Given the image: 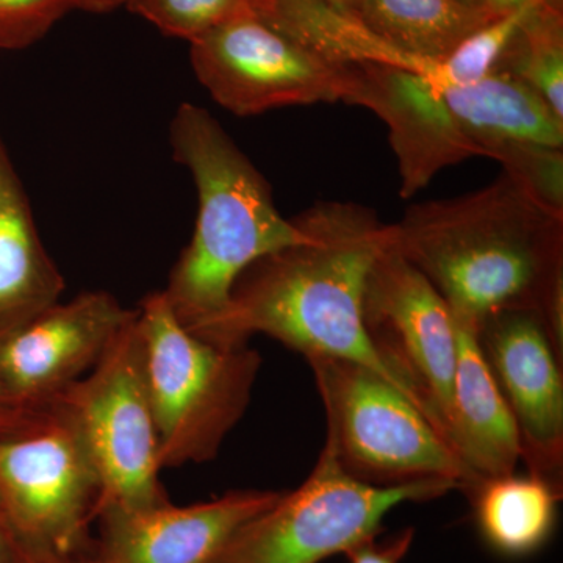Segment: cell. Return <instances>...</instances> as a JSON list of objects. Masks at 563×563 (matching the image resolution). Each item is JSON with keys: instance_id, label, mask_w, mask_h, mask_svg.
<instances>
[{"instance_id": "1", "label": "cell", "mask_w": 563, "mask_h": 563, "mask_svg": "<svg viewBox=\"0 0 563 563\" xmlns=\"http://www.w3.org/2000/svg\"><path fill=\"white\" fill-rule=\"evenodd\" d=\"M295 221L306 239L240 274L217 343L243 344L254 333H265L306 358L366 366L409 398L363 325L366 280L391 242V224L368 207L342 201L317 202Z\"/></svg>"}, {"instance_id": "2", "label": "cell", "mask_w": 563, "mask_h": 563, "mask_svg": "<svg viewBox=\"0 0 563 563\" xmlns=\"http://www.w3.org/2000/svg\"><path fill=\"white\" fill-rule=\"evenodd\" d=\"M393 228V244L473 322L501 310L563 306V213L503 172L487 187L415 203Z\"/></svg>"}, {"instance_id": "3", "label": "cell", "mask_w": 563, "mask_h": 563, "mask_svg": "<svg viewBox=\"0 0 563 563\" xmlns=\"http://www.w3.org/2000/svg\"><path fill=\"white\" fill-rule=\"evenodd\" d=\"M172 143L176 161L195 177L199 211L191 242L162 292L185 329L217 343L240 274L258 258L301 243L306 233L282 217L268 181L209 111L180 106Z\"/></svg>"}, {"instance_id": "4", "label": "cell", "mask_w": 563, "mask_h": 563, "mask_svg": "<svg viewBox=\"0 0 563 563\" xmlns=\"http://www.w3.org/2000/svg\"><path fill=\"white\" fill-rule=\"evenodd\" d=\"M162 468L213 461L251 402L262 357L250 344L201 339L174 317L162 291L136 309Z\"/></svg>"}, {"instance_id": "5", "label": "cell", "mask_w": 563, "mask_h": 563, "mask_svg": "<svg viewBox=\"0 0 563 563\" xmlns=\"http://www.w3.org/2000/svg\"><path fill=\"white\" fill-rule=\"evenodd\" d=\"M99 501L98 473L60 398L0 409V514L18 543L79 562Z\"/></svg>"}, {"instance_id": "6", "label": "cell", "mask_w": 563, "mask_h": 563, "mask_svg": "<svg viewBox=\"0 0 563 563\" xmlns=\"http://www.w3.org/2000/svg\"><path fill=\"white\" fill-rule=\"evenodd\" d=\"M324 406V450L340 468L374 487L443 479L470 495L483 477L455 454L395 385L358 363L306 358Z\"/></svg>"}, {"instance_id": "7", "label": "cell", "mask_w": 563, "mask_h": 563, "mask_svg": "<svg viewBox=\"0 0 563 563\" xmlns=\"http://www.w3.org/2000/svg\"><path fill=\"white\" fill-rule=\"evenodd\" d=\"M454 490L457 485L443 479L374 487L344 473L322 448L309 477L240 528L211 563H321L380 536L401 504Z\"/></svg>"}, {"instance_id": "8", "label": "cell", "mask_w": 563, "mask_h": 563, "mask_svg": "<svg viewBox=\"0 0 563 563\" xmlns=\"http://www.w3.org/2000/svg\"><path fill=\"white\" fill-rule=\"evenodd\" d=\"M136 317L139 312L98 365L57 396L73 415L98 473L99 512L109 507L144 509L169 501L158 479L161 440Z\"/></svg>"}, {"instance_id": "9", "label": "cell", "mask_w": 563, "mask_h": 563, "mask_svg": "<svg viewBox=\"0 0 563 563\" xmlns=\"http://www.w3.org/2000/svg\"><path fill=\"white\" fill-rule=\"evenodd\" d=\"M362 313L373 350L451 446L457 328L442 295L396 250L393 236L369 272Z\"/></svg>"}, {"instance_id": "10", "label": "cell", "mask_w": 563, "mask_h": 563, "mask_svg": "<svg viewBox=\"0 0 563 563\" xmlns=\"http://www.w3.org/2000/svg\"><path fill=\"white\" fill-rule=\"evenodd\" d=\"M191 65L211 98L239 117L339 102L346 66L333 65L254 10L191 41Z\"/></svg>"}, {"instance_id": "11", "label": "cell", "mask_w": 563, "mask_h": 563, "mask_svg": "<svg viewBox=\"0 0 563 563\" xmlns=\"http://www.w3.org/2000/svg\"><path fill=\"white\" fill-rule=\"evenodd\" d=\"M477 342L512 415L528 474L563 492V357L536 310L490 314Z\"/></svg>"}, {"instance_id": "12", "label": "cell", "mask_w": 563, "mask_h": 563, "mask_svg": "<svg viewBox=\"0 0 563 563\" xmlns=\"http://www.w3.org/2000/svg\"><path fill=\"white\" fill-rule=\"evenodd\" d=\"M136 310L107 291L55 302L0 339V384L7 406L57 398L98 365Z\"/></svg>"}, {"instance_id": "13", "label": "cell", "mask_w": 563, "mask_h": 563, "mask_svg": "<svg viewBox=\"0 0 563 563\" xmlns=\"http://www.w3.org/2000/svg\"><path fill=\"white\" fill-rule=\"evenodd\" d=\"M276 490H233L211 501L144 509L109 507L96 518L77 563H211L247 521L280 498Z\"/></svg>"}, {"instance_id": "14", "label": "cell", "mask_w": 563, "mask_h": 563, "mask_svg": "<svg viewBox=\"0 0 563 563\" xmlns=\"http://www.w3.org/2000/svg\"><path fill=\"white\" fill-rule=\"evenodd\" d=\"M344 66L343 102L365 107L387 122L404 199L412 198L448 166L481 157L479 147L444 103V85L395 66Z\"/></svg>"}, {"instance_id": "15", "label": "cell", "mask_w": 563, "mask_h": 563, "mask_svg": "<svg viewBox=\"0 0 563 563\" xmlns=\"http://www.w3.org/2000/svg\"><path fill=\"white\" fill-rule=\"evenodd\" d=\"M454 321L457 363L451 402V446L483 479L509 476L521 462L512 415L477 342L476 325L457 317Z\"/></svg>"}, {"instance_id": "16", "label": "cell", "mask_w": 563, "mask_h": 563, "mask_svg": "<svg viewBox=\"0 0 563 563\" xmlns=\"http://www.w3.org/2000/svg\"><path fill=\"white\" fill-rule=\"evenodd\" d=\"M65 280L44 250L27 195L0 139V339L52 303Z\"/></svg>"}, {"instance_id": "17", "label": "cell", "mask_w": 563, "mask_h": 563, "mask_svg": "<svg viewBox=\"0 0 563 563\" xmlns=\"http://www.w3.org/2000/svg\"><path fill=\"white\" fill-rule=\"evenodd\" d=\"M442 96L481 157H492L509 141L563 147V118L525 81L503 70H492L476 84L442 87Z\"/></svg>"}, {"instance_id": "18", "label": "cell", "mask_w": 563, "mask_h": 563, "mask_svg": "<svg viewBox=\"0 0 563 563\" xmlns=\"http://www.w3.org/2000/svg\"><path fill=\"white\" fill-rule=\"evenodd\" d=\"M354 16L393 49L442 63L498 13L459 0H358Z\"/></svg>"}, {"instance_id": "19", "label": "cell", "mask_w": 563, "mask_h": 563, "mask_svg": "<svg viewBox=\"0 0 563 563\" xmlns=\"http://www.w3.org/2000/svg\"><path fill=\"white\" fill-rule=\"evenodd\" d=\"M562 493L531 474L483 479L468 495L485 543L507 558L544 547L554 531Z\"/></svg>"}, {"instance_id": "20", "label": "cell", "mask_w": 563, "mask_h": 563, "mask_svg": "<svg viewBox=\"0 0 563 563\" xmlns=\"http://www.w3.org/2000/svg\"><path fill=\"white\" fill-rule=\"evenodd\" d=\"M493 70L525 81L563 118V0H537Z\"/></svg>"}, {"instance_id": "21", "label": "cell", "mask_w": 563, "mask_h": 563, "mask_svg": "<svg viewBox=\"0 0 563 563\" xmlns=\"http://www.w3.org/2000/svg\"><path fill=\"white\" fill-rule=\"evenodd\" d=\"M536 2L509 13L498 14L463 40L457 49L451 52L442 62L448 84L461 87L476 84L488 76Z\"/></svg>"}, {"instance_id": "22", "label": "cell", "mask_w": 563, "mask_h": 563, "mask_svg": "<svg viewBox=\"0 0 563 563\" xmlns=\"http://www.w3.org/2000/svg\"><path fill=\"white\" fill-rule=\"evenodd\" d=\"M254 0H129L128 9L157 25L165 35L191 41L239 14Z\"/></svg>"}, {"instance_id": "23", "label": "cell", "mask_w": 563, "mask_h": 563, "mask_svg": "<svg viewBox=\"0 0 563 563\" xmlns=\"http://www.w3.org/2000/svg\"><path fill=\"white\" fill-rule=\"evenodd\" d=\"M504 166L521 187L544 206L563 213V151L523 141H509L493 151L492 157Z\"/></svg>"}, {"instance_id": "24", "label": "cell", "mask_w": 563, "mask_h": 563, "mask_svg": "<svg viewBox=\"0 0 563 563\" xmlns=\"http://www.w3.org/2000/svg\"><path fill=\"white\" fill-rule=\"evenodd\" d=\"M73 10L69 0H0V49H25Z\"/></svg>"}, {"instance_id": "25", "label": "cell", "mask_w": 563, "mask_h": 563, "mask_svg": "<svg viewBox=\"0 0 563 563\" xmlns=\"http://www.w3.org/2000/svg\"><path fill=\"white\" fill-rule=\"evenodd\" d=\"M377 539L379 536L352 548L344 554L347 561L350 563H401L412 548L415 529L406 528L388 539Z\"/></svg>"}, {"instance_id": "26", "label": "cell", "mask_w": 563, "mask_h": 563, "mask_svg": "<svg viewBox=\"0 0 563 563\" xmlns=\"http://www.w3.org/2000/svg\"><path fill=\"white\" fill-rule=\"evenodd\" d=\"M14 539V537H13ZM13 563H77L65 561V559L55 558V555L40 553V551L31 550V548L22 547L14 540V559Z\"/></svg>"}, {"instance_id": "27", "label": "cell", "mask_w": 563, "mask_h": 563, "mask_svg": "<svg viewBox=\"0 0 563 563\" xmlns=\"http://www.w3.org/2000/svg\"><path fill=\"white\" fill-rule=\"evenodd\" d=\"M74 9L90 11V13H107L118 9V7L128 5L129 0H69Z\"/></svg>"}, {"instance_id": "28", "label": "cell", "mask_w": 563, "mask_h": 563, "mask_svg": "<svg viewBox=\"0 0 563 563\" xmlns=\"http://www.w3.org/2000/svg\"><path fill=\"white\" fill-rule=\"evenodd\" d=\"M14 539L0 514V563H13Z\"/></svg>"}, {"instance_id": "29", "label": "cell", "mask_w": 563, "mask_h": 563, "mask_svg": "<svg viewBox=\"0 0 563 563\" xmlns=\"http://www.w3.org/2000/svg\"><path fill=\"white\" fill-rule=\"evenodd\" d=\"M531 2H536V0H487L490 10L498 14L521 9V7L528 5Z\"/></svg>"}, {"instance_id": "30", "label": "cell", "mask_w": 563, "mask_h": 563, "mask_svg": "<svg viewBox=\"0 0 563 563\" xmlns=\"http://www.w3.org/2000/svg\"><path fill=\"white\" fill-rule=\"evenodd\" d=\"M322 2L329 3L333 9L344 11V13L354 16L355 7H357L358 0H322Z\"/></svg>"}, {"instance_id": "31", "label": "cell", "mask_w": 563, "mask_h": 563, "mask_svg": "<svg viewBox=\"0 0 563 563\" xmlns=\"http://www.w3.org/2000/svg\"><path fill=\"white\" fill-rule=\"evenodd\" d=\"M459 2L465 3V5L476 7V9H488L487 0H459Z\"/></svg>"}, {"instance_id": "32", "label": "cell", "mask_w": 563, "mask_h": 563, "mask_svg": "<svg viewBox=\"0 0 563 563\" xmlns=\"http://www.w3.org/2000/svg\"><path fill=\"white\" fill-rule=\"evenodd\" d=\"M7 406L5 395H3L2 384H0V409Z\"/></svg>"}]
</instances>
